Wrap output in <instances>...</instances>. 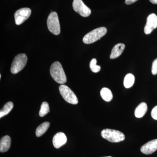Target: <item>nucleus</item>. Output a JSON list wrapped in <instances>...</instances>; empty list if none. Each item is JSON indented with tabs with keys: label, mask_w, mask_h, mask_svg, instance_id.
I'll return each instance as SVG.
<instances>
[{
	"label": "nucleus",
	"mask_w": 157,
	"mask_h": 157,
	"mask_svg": "<svg viewBox=\"0 0 157 157\" xmlns=\"http://www.w3.org/2000/svg\"><path fill=\"white\" fill-rule=\"evenodd\" d=\"M50 74L55 81L59 84H64L67 82V78L64 71L60 63L55 62L51 65Z\"/></svg>",
	"instance_id": "nucleus-1"
},
{
	"label": "nucleus",
	"mask_w": 157,
	"mask_h": 157,
	"mask_svg": "<svg viewBox=\"0 0 157 157\" xmlns=\"http://www.w3.org/2000/svg\"><path fill=\"white\" fill-rule=\"evenodd\" d=\"M101 135L104 139L113 143H118L124 140L125 135L122 132L110 129H104Z\"/></svg>",
	"instance_id": "nucleus-2"
},
{
	"label": "nucleus",
	"mask_w": 157,
	"mask_h": 157,
	"mask_svg": "<svg viewBox=\"0 0 157 157\" xmlns=\"http://www.w3.org/2000/svg\"><path fill=\"white\" fill-rule=\"evenodd\" d=\"M107 33V29L106 28L103 27L98 28L86 34L82 40L85 44H91L101 39Z\"/></svg>",
	"instance_id": "nucleus-3"
},
{
	"label": "nucleus",
	"mask_w": 157,
	"mask_h": 157,
	"mask_svg": "<svg viewBox=\"0 0 157 157\" xmlns=\"http://www.w3.org/2000/svg\"><path fill=\"white\" fill-rule=\"evenodd\" d=\"M27 60V57L25 54H20L16 56L11 64V73L17 74L22 70L26 65Z\"/></svg>",
	"instance_id": "nucleus-4"
},
{
	"label": "nucleus",
	"mask_w": 157,
	"mask_h": 157,
	"mask_svg": "<svg viewBox=\"0 0 157 157\" xmlns=\"http://www.w3.org/2000/svg\"><path fill=\"white\" fill-rule=\"evenodd\" d=\"M48 30L52 34L58 35L60 33V25L56 12H52L48 15L47 21Z\"/></svg>",
	"instance_id": "nucleus-5"
},
{
	"label": "nucleus",
	"mask_w": 157,
	"mask_h": 157,
	"mask_svg": "<svg viewBox=\"0 0 157 157\" xmlns=\"http://www.w3.org/2000/svg\"><path fill=\"white\" fill-rule=\"evenodd\" d=\"M59 90L63 98L67 102L72 104H78V100L76 94L67 86L61 85L59 87Z\"/></svg>",
	"instance_id": "nucleus-6"
},
{
	"label": "nucleus",
	"mask_w": 157,
	"mask_h": 157,
	"mask_svg": "<svg viewBox=\"0 0 157 157\" xmlns=\"http://www.w3.org/2000/svg\"><path fill=\"white\" fill-rule=\"evenodd\" d=\"M73 7L74 11L83 17H88L91 13L90 9L85 5L82 0H74Z\"/></svg>",
	"instance_id": "nucleus-7"
},
{
	"label": "nucleus",
	"mask_w": 157,
	"mask_h": 157,
	"mask_svg": "<svg viewBox=\"0 0 157 157\" xmlns=\"http://www.w3.org/2000/svg\"><path fill=\"white\" fill-rule=\"evenodd\" d=\"M31 14V9L28 8H22L17 10L14 14L15 22L17 25H20L28 19Z\"/></svg>",
	"instance_id": "nucleus-8"
},
{
	"label": "nucleus",
	"mask_w": 157,
	"mask_h": 157,
	"mask_svg": "<svg viewBox=\"0 0 157 157\" xmlns=\"http://www.w3.org/2000/svg\"><path fill=\"white\" fill-rule=\"evenodd\" d=\"M157 28V16L152 13L150 14L147 19L146 25L144 27V33L147 35L151 33L155 29Z\"/></svg>",
	"instance_id": "nucleus-9"
},
{
	"label": "nucleus",
	"mask_w": 157,
	"mask_h": 157,
	"mask_svg": "<svg viewBox=\"0 0 157 157\" xmlns=\"http://www.w3.org/2000/svg\"><path fill=\"white\" fill-rule=\"evenodd\" d=\"M157 150V139H154L145 144L140 148V151L145 155L153 153Z\"/></svg>",
	"instance_id": "nucleus-10"
},
{
	"label": "nucleus",
	"mask_w": 157,
	"mask_h": 157,
	"mask_svg": "<svg viewBox=\"0 0 157 157\" xmlns=\"http://www.w3.org/2000/svg\"><path fill=\"white\" fill-rule=\"evenodd\" d=\"M52 142L55 148H60L67 143V136L63 132H59L54 136Z\"/></svg>",
	"instance_id": "nucleus-11"
},
{
	"label": "nucleus",
	"mask_w": 157,
	"mask_h": 157,
	"mask_svg": "<svg viewBox=\"0 0 157 157\" xmlns=\"http://www.w3.org/2000/svg\"><path fill=\"white\" fill-rule=\"evenodd\" d=\"M125 47V46L124 44L123 43H118L113 48L110 56V58L114 59L120 56L123 52Z\"/></svg>",
	"instance_id": "nucleus-12"
},
{
	"label": "nucleus",
	"mask_w": 157,
	"mask_h": 157,
	"mask_svg": "<svg viewBox=\"0 0 157 157\" xmlns=\"http://www.w3.org/2000/svg\"><path fill=\"white\" fill-rule=\"evenodd\" d=\"M11 144V139L8 135L4 136L0 140V151L5 152L10 148Z\"/></svg>",
	"instance_id": "nucleus-13"
},
{
	"label": "nucleus",
	"mask_w": 157,
	"mask_h": 157,
	"mask_svg": "<svg viewBox=\"0 0 157 157\" xmlns=\"http://www.w3.org/2000/svg\"><path fill=\"white\" fill-rule=\"evenodd\" d=\"M147 110V105L144 102L140 103L136 107L135 111V115L137 118L143 117L145 115Z\"/></svg>",
	"instance_id": "nucleus-14"
},
{
	"label": "nucleus",
	"mask_w": 157,
	"mask_h": 157,
	"mask_svg": "<svg viewBox=\"0 0 157 157\" xmlns=\"http://www.w3.org/2000/svg\"><path fill=\"white\" fill-rule=\"evenodd\" d=\"M50 126V123L48 122H45L40 124L36 130V135L37 137H40L42 135H44L48 130V128Z\"/></svg>",
	"instance_id": "nucleus-15"
},
{
	"label": "nucleus",
	"mask_w": 157,
	"mask_h": 157,
	"mask_svg": "<svg viewBox=\"0 0 157 157\" xmlns=\"http://www.w3.org/2000/svg\"><path fill=\"white\" fill-rule=\"evenodd\" d=\"M101 96L102 99L107 102H109L113 99L112 93L111 90L107 88L104 87L101 89Z\"/></svg>",
	"instance_id": "nucleus-16"
},
{
	"label": "nucleus",
	"mask_w": 157,
	"mask_h": 157,
	"mask_svg": "<svg viewBox=\"0 0 157 157\" xmlns=\"http://www.w3.org/2000/svg\"><path fill=\"white\" fill-rule=\"evenodd\" d=\"M135 81V77L133 74L129 73L124 78V85L126 88H129L133 86Z\"/></svg>",
	"instance_id": "nucleus-17"
},
{
	"label": "nucleus",
	"mask_w": 157,
	"mask_h": 157,
	"mask_svg": "<svg viewBox=\"0 0 157 157\" xmlns=\"http://www.w3.org/2000/svg\"><path fill=\"white\" fill-rule=\"evenodd\" d=\"M13 103L12 102H9L6 103L2 109H1L0 111V118H2L5 116L9 114L10 111L13 109Z\"/></svg>",
	"instance_id": "nucleus-18"
},
{
	"label": "nucleus",
	"mask_w": 157,
	"mask_h": 157,
	"mask_svg": "<svg viewBox=\"0 0 157 157\" xmlns=\"http://www.w3.org/2000/svg\"><path fill=\"white\" fill-rule=\"evenodd\" d=\"M49 112V105L47 102H44L41 105V108L39 111V116L41 117L45 116Z\"/></svg>",
	"instance_id": "nucleus-19"
},
{
	"label": "nucleus",
	"mask_w": 157,
	"mask_h": 157,
	"mask_svg": "<svg viewBox=\"0 0 157 157\" xmlns=\"http://www.w3.org/2000/svg\"><path fill=\"white\" fill-rule=\"evenodd\" d=\"M97 60L96 59H93L90 62V67L91 70L94 73H97L101 70V67L100 66L97 65Z\"/></svg>",
	"instance_id": "nucleus-20"
},
{
	"label": "nucleus",
	"mask_w": 157,
	"mask_h": 157,
	"mask_svg": "<svg viewBox=\"0 0 157 157\" xmlns=\"http://www.w3.org/2000/svg\"><path fill=\"white\" fill-rule=\"evenodd\" d=\"M151 73L154 75H156L157 74V58L153 62L152 65Z\"/></svg>",
	"instance_id": "nucleus-21"
},
{
	"label": "nucleus",
	"mask_w": 157,
	"mask_h": 157,
	"mask_svg": "<svg viewBox=\"0 0 157 157\" xmlns=\"http://www.w3.org/2000/svg\"><path fill=\"white\" fill-rule=\"evenodd\" d=\"M151 115L152 117L154 119L157 120V106L154 107L152 109L151 112Z\"/></svg>",
	"instance_id": "nucleus-22"
},
{
	"label": "nucleus",
	"mask_w": 157,
	"mask_h": 157,
	"mask_svg": "<svg viewBox=\"0 0 157 157\" xmlns=\"http://www.w3.org/2000/svg\"><path fill=\"white\" fill-rule=\"evenodd\" d=\"M138 0H125V3L127 5H129L135 2Z\"/></svg>",
	"instance_id": "nucleus-23"
},
{
	"label": "nucleus",
	"mask_w": 157,
	"mask_h": 157,
	"mask_svg": "<svg viewBox=\"0 0 157 157\" xmlns=\"http://www.w3.org/2000/svg\"><path fill=\"white\" fill-rule=\"evenodd\" d=\"M151 2L154 4H157V0H149Z\"/></svg>",
	"instance_id": "nucleus-24"
},
{
	"label": "nucleus",
	"mask_w": 157,
	"mask_h": 157,
	"mask_svg": "<svg viewBox=\"0 0 157 157\" xmlns=\"http://www.w3.org/2000/svg\"><path fill=\"white\" fill-rule=\"evenodd\" d=\"M112 157L111 156H107V157Z\"/></svg>",
	"instance_id": "nucleus-25"
},
{
	"label": "nucleus",
	"mask_w": 157,
	"mask_h": 157,
	"mask_svg": "<svg viewBox=\"0 0 157 157\" xmlns=\"http://www.w3.org/2000/svg\"><path fill=\"white\" fill-rule=\"evenodd\" d=\"M1 77H2V76H1V75H0V78H1Z\"/></svg>",
	"instance_id": "nucleus-26"
}]
</instances>
